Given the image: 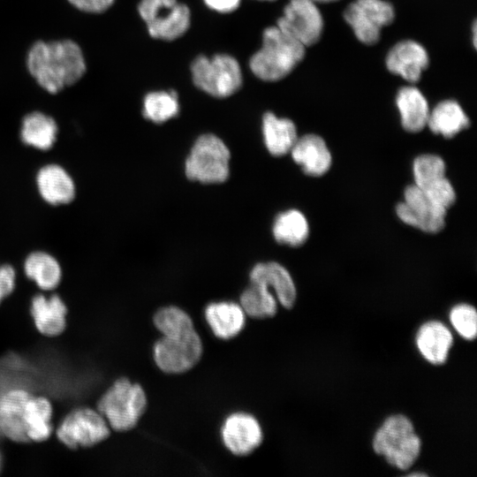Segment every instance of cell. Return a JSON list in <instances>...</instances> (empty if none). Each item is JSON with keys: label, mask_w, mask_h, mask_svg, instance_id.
Returning <instances> with one entry per match:
<instances>
[{"label": "cell", "mask_w": 477, "mask_h": 477, "mask_svg": "<svg viewBox=\"0 0 477 477\" xmlns=\"http://www.w3.org/2000/svg\"><path fill=\"white\" fill-rule=\"evenodd\" d=\"M191 73L198 88L217 98L231 96L243 82L238 60L228 54L198 56L192 62Z\"/></svg>", "instance_id": "5b68a950"}, {"label": "cell", "mask_w": 477, "mask_h": 477, "mask_svg": "<svg viewBox=\"0 0 477 477\" xmlns=\"http://www.w3.org/2000/svg\"><path fill=\"white\" fill-rule=\"evenodd\" d=\"M80 11L89 13H101L108 10L114 0H68Z\"/></svg>", "instance_id": "e575fe53"}, {"label": "cell", "mask_w": 477, "mask_h": 477, "mask_svg": "<svg viewBox=\"0 0 477 477\" xmlns=\"http://www.w3.org/2000/svg\"><path fill=\"white\" fill-rule=\"evenodd\" d=\"M239 305L246 315L255 319L273 317L277 311L276 296L266 285L251 282L240 295Z\"/></svg>", "instance_id": "f546056e"}, {"label": "cell", "mask_w": 477, "mask_h": 477, "mask_svg": "<svg viewBox=\"0 0 477 477\" xmlns=\"http://www.w3.org/2000/svg\"><path fill=\"white\" fill-rule=\"evenodd\" d=\"M230 158V150L219 137L210 133L202 134L190 150L185 163V173L193 181L223 183L229 177Z\"/></svg>", "instance_id": "8992f818"}, {"label": "cell", "mask_w": 477, "mask_h": 477, "mask_svg": "<svg viewBox=\"0 0 477 477\" xmlns=\"http://www.w3.org/2000/svg\"><path fill=\"white\" fill-rule=\"evenodd\" d=\"M179 111L178 95L174 90L155 91L143 100V117L155 124H162L176 117Z\"/></svg>", "instance_id": "4dcf8cb0"}, {"label": "cell", "mask_w": 477, "mask_h": 477, "mask_svg": "<svg viewBox=\"0 0 477 477\" xmlns=\"http://www.w3.org/2000/svg\"><path fill=\"white\" fill-rule=\"evenodd\" d=\"M110 435V428L105 418L96 409L87 406L72 409L56 429L57 439L72 450L93 447Z\"/></svg>", "instance_id": "52a82bcc"}, {"label": "cell", "mask_w": 477, "mask_h": 477, "mask_svg": "<svg viewBox=\"0 0 477 477\" xmlns=\"http://www.w3.org/2000/svg\"><path fill=\"white\" fill-rule=\"evenodd\" d=\"M57 131V123L51 117L34 111L22 120L20 139L27 146L47 151L53 147Z\"/></svg>", "instance_id": "d4e9b609"}, {"label": "cell", "mask_w": 477, "mask_h": 477, "mask_svg": "<svg viewBox=\"0 0 477 477\" xmlns=\"http://www.w3.org/2000/svg\"><path fill=\"white\" fill-rule=\"evenodd\" d=\"M393 6L383 0H355L344 11V19L357 39L364 44H375L381 29L392 23Z\"/></svg>", "instance_id": "30bf717a"}, {"label": "cell", "mask_w": 477, "mask_h": 477, "mask_svg": "<svg viewBox=\"0 0 477 477\" xmlns=\"http://www.w3.org/2000/svg\"><path fill=\"white\" fill-rule=\"evenodd\" d=\"M52 417L51 402L46 397L31 393L26 404V435L30 443L44 442L51 436Z\"/></svg>", "instance_id": "83f0119b"}, {"label": "cell", "mask_w": 477, "mask_h": 477, "mask_svg": "<svg viewBox=\"0 0 477 477\" xmlns=\"http://www.w3.org/2000/svg\"><path fill=\"white\" fill-rule=\"evenodd\" d=\"M16 286V271L10 264H0V304Z\"/></svg>", "instance_id": "836d02e7"}, {"label": "cell", "mask_w": 477, "mask_h": 477, "mask_svg": "<svg viewBox=\"0 0 477 477\" xmlns=\"http://www.w3.org/2000/svg\"><path fill=\"white\" fill-rule=\"evenodd\" d=\"M373 449L390 466L406 470L418 458L421 441L412 421L405 415L395 414L387 418L375 432Z\"/></svg>", "instance_id": "277c9868"}, {"label": "cell", "mask_w": 477, "mask_h": 477, "mask_svg": "<svg viewBox=\"0 0 477 477\" xmlns=\"http://www.w3.org/2000/svg\"><path fill=\"white\" fill-rule=\"evenodd\" d=\"M290 152L294 162L307 175L319 177L330 168V152L323 139L316 134L298 138Z\"/></svg>", "instance_id": "ac0fdd59"}, {"label": "cell", "mask_w": 477, "mask_h": 477, "mask_svg": "<svg viewBox=\"0 0 477 477\" xmlns=\"http://www.w3.org/2000/svg\"><path fill=\"white\" fill-rule=\"evenodd\" d=\"M404 199L396 212L405 223L427 233H437L444 228L447 209L429 200L418 186H408Z\"/></svg>", "instance_id": "7c38bea8"}, {"label": "cell", "mask_w": 477, "mask_h": 477, "mask_svg": "<svg viewBox=\"0 0 477 477\" xmlns=\"http://www.w3.org/2000/svg\"><path fill=\"white\" fill-rule=\"evenodd\" d=\"M305 48L276 26H269L262 33L261 49L249 60V67L261 80H280L302 61Z\"/></svg>", "instance_id": "7a4b0ae2"}, {"label": "cell", "mask_w": 477, "mask_h": 477, "mask_svg": "<svg viewBox=\"0 0 477 477\" xmlns=\"http://www.w3.org/2000/svg\"><path fill=\"white\" fill-rule=\"evenodd\" d=\"M396 104L401 117L403 128L418 132L428 124L429 108L423 94L413 86L401 87L396 97Z\"/></svg>", "instance_id": "603a6c76"}, {"label": "cell", "mask_w": 477, "mask_h": 477, "mask_svg": "<svg viewBox=\"0 0 477 477\" xmlns=\"http://www.w3.org/2000/svg\"><path fill=\"white\" fill-rule=\"evenodd\" d=\"M450 321L457 332L466 340H473L477 335V312L468 304L455 306L450 312Z\"/></svg>", "instance_id": "d6a6232c"}, {"label": "cell", "mask_w": 477, "mask_h": 477, "mask_svg": "<svg viewBox=\"0 0 477 477\" xmlns=\"http://www.w3.org/2000/svg\"><path fill=\"white\" fill-rule=\"evenodd\" d=\"M314 1L316 3H330V2H335L337 0H314Z\"/></svg>", "instance_id": "74e56055"}, {"label": "cell", "mask_w": 477, "mask_h": 477, "mask_svg": "<svg viewBox=\"0 0 477 477\" xmlns=\"http://www.w3.org/2000/svg\"><path fill=\"white\" fill-rule=\"evenodd\" d=\"M250 281L272 289L284 307H293L297 297L296 287L290 273L281 264L274 261L256 264L250 272Z\"/></svg>", "instance_id": "ffe728a7"}, {"label": "cell", "mask_w": 477, "mask_h": 477, "mask_svg": "<svg viewBox=\"0 0 477 477\" xmlns=\"http://www.w3.org/2000/svg\"><path fill=\"white\" fill-rule=\"evenodd\" d=\"M30 395L24 389H12L0 396V431L16 443H30L26 435V404Z\"/></svg>", "instance_id": "9a60e30c"}, {"label": "cell", "mask_w": 477, "mask_h": 477, "mask_svg": "<svg viewBox=\"0 0 477 477\" xmlns=\"http://www.w3.org/2000/svg\"><path fill=\"white\" fill-rule=\"evenodd\" d=\"M36 184L40 195L50 205L68 204L75 197L73 179L60 165L48 164L41 168Z\"/></svg>", "instance_id": "d6986e66"}, {"label": "cell", "mask_w": 477, "mask_h": 477, "mask_svg": "<svg viewBox=\"0 0 477 477\" xmlns=\"http://www.w3.org/2000/svg\"><path fill=\"white\" fill-rule=\"evenodd\" d=\"M453 344L450 330L441 322L423 323L416 334V345L422 357L434 365L446 361Z\"/></svg>", "instance_id": "44dd1931"}, {"label": "cell", "mask_w": 477, "mask_h": 477, "mask_svg": "<svg viewBox=\"0 0 477 477\" xmlns=\"http://www.w3.org/2000/svg\"><path fill=\"white\" fill-rule=\"evenodd\" d=\"M262 133L268 151L274 156H282L291 151L298 139L294 123L279 118L272 112L262 117Z\"/></svg>", "instance_id": "cb8c5ba5"}, {"label": "cell", "mask_w": 477, "mask_h": 477, "mask_svg": "<svg viewBox=\"0 0 477 477\" xmlns=\"http://www.w3.org/2000/svg\"><path fill=\"white\" fill-rule=\"evenodd\" d=\"M476 23L473 24V45L474 47H476V40H477V37H476Z\"/></svg>", "instance_id": "8d00e7d4"}, {"label": "cell", "mask_w": 477, "mask_h": 477, "mask_svg": "<svg viewBox=\"0 0 477 477\" xmlns=\"http://www.w3.org/2000/svg\"><path fill=\"white\" fill-rule=\"evenodd\" d=\"M263 1H274V0H263Z\"/></svg>", "instance_id": "ab89813d"}, {"label": "cell", "mask_w": 477, "mask_h": 477, "mask_svg": "<svg viewBox=\"0 0 477 477\" xmlns=\"http://www.w3.org/2000/svg\"><path fill=\"white\" fill-rule=\"evenodd\" d=\"M30 314L37 330L47 337L60 336L66 329L68 308L62 298L39 293L31 300Z\"/></svg>", "instance_id": "e0dca14e"}, {"label": "cell", "mask_w": 477, "mask_h": 477, "mask_svg": "<svg viewBox=\"0 0 477 477\" xmlns=\"http://www.w3.org/2000/svg\"><path fill=\"white\" fill-rule=\"evenodd\" d=\"M2 468H3V458H2V455L0 453V472L2 471Z\"/></svg>", "instance_id": "f35d334b"}, {"label": "cell", "mask_w": 477, "mask_h": 477, "mask_svg": "<svg viewBox=\"0 0 477 477\" xmlns=\"http://www.w3.org/2000/svg\"><path fill=\"white\" fill-rule=\"evenodd\" d=\"M138 11L148 34L155 39L176 40L190 26V10L178 0H141Z\"/></svg>", "instance_id": "ba28073f"}, {"label": "cell", "mask_w": 477, "mask_h": 477, "mask_svg": "<svg viewBox=\"0 0 477 477\" xmlns=\"http://www.w3.org/2000/svg\"><path fill=\"white\" fill-rule=\"evenodd\" d=\"M272 231L278 243L299 246L307 241L309 227L305 216L300 211L290 209L280 213L276 217Z\"/></svg>", "instance_id": "f1b7e54d"}, {"label": "cell", "mask_w": 477, "mask_h": 477, "mask_svg": "<svg viewBox=\"0 0 477 477\" xmlns=\"http://www.w3.org/2000/svg\"><path fill=\"white\" fill-rule=\"evenodd\" d=\"M413 177L414 185L435 204L447 209L455 202L456 193L445 177V163L442 157L431 154L416 157Z\"/></svg>", "instance_id": "4fadbf2b"}, {"label": "cell", "mask_w": 477, "mask_h": 477, "mask_svg": "<svg viewBox=\"0 0 477 477\" xmlns=\"http://www.w3.org/2000/svg\"><path fill=\"white\" fill-rule=\"evenodd\" d=\"M154 324L163 337L182 335L194 329L189 314L177 307H165L154 315Z\"/></svg>", "instance_id": "1f68e13d"}, {"label": "cell", "mask_w": 477, "mask_h": 477, "mask_svg": "<svg viewBox=\"0 0 477 477\" xmlns=\"http://www.w3.org/2000/svg\"><path fill=\"white\" fill-rule=\"evenodd\" d=\"M276 26L307 47L320 40L323 19L314 0H289Z\"/></svg>", "instance_id": "8fae6325"}, {"label": "cell", "mask_w": 477, "mask_h": 477, "mask_svg": "<svg viewBox=\"0 0 477 477\" xmlns=\"http://www.w3.org/2000/svg\"><path fill=\"white\" fill-rule=\"evenodd\" d=\"M146 407L147 396L143 388L125 377L116 380L96 404V410L110 428L117 432L133 428Z\"/></svg>", "instance_id": "3957f363"}, {"label": "cell", "mask_w": 477, "mask_h": 477, "mask_svg": "<svg viewBox=\"0 0 477 477\" xmlns=\"http://www.w3.org/2000/svg\"><path fill=\"white\" fill-rule=\"evenodd\" d=\"M204 314L212 332L221 339L236 337L245 327L246 314L239 304L232 301L210 303Z\"/></svg>", "instance_id": "7402d4cb"}, {"label": "cell", "mask_w": 477, "mask_h": 477, "mask_svg": "<svg viewBox=\"0 0 477 477\" xmlns=\"http://www.w3.org/2000/svg\"><path fill=\"white\" fill-rule=\"evenodd\" d=\"M24 271L28 279L46 292L55 290L62 279L59 262L54 256L42 251L33 252L26 257Z\"/></svg>", "instance_id": "4316f807"}, {"label": "cell", "mask_w": 477, "mask_h": 477, "mask_svg": "<svg viewBox=\"0 0 477 477\" xmlns=\"http://www.w3.org/2000/svg\"><path fill=\"white\" fill-rule=\"evenodd\" d=\"M202 342L195 329L178 336L162 337L153 347L156 366L168 374H181L193 368L202 355Z\"/></svg>", "instance_id": "9c48e42d"}, {"label": "cell", "mask_w": 477, "mask_h": 477, "mask_svg": "<svg viewBox=\"0 0 477 477\" xmlns=\"http://www.w3.org/2000/svg\"><path fill=\"white\" fill-rule=\"evenodd\" d=\"M221 436L224 446L236 456L249 455L263 440L259 421L246 413L230 414L221 428Z\"/></svg>", "instance_id": "5bb4252c"}, {"label": "cell", "mask_w": 477, "mask_h": 477, "mask_svg": "<svg viewBox=\"0 0 477 477\" xmlns=\"http://www.w3.org/2000/svg\"><path fill=\"white\" fill-rule=\"evenodd\" d=\"M428 55L422 45L413 40H404L395 44L386 57V66L394 74L410 83L420 80L428 66Z\"/></svg>", "instance_id": "2e32d148"}, {"label": "cell", "mask_w": 477, "mask_h": 477, "mask_svg": "<svg viewBox=\"0 0 477 477\" xmlns=\"http://www.w3.org/2000/svg\"><path fill=\"white\" fill-rule=\"evenodd\" d=\"M204 2L208 8L221 13L231 12L240 4V0H204Z\"/></svg>", "instance_id": "d590c367"}, {"label": "cell", "mask_w": 477, "mask_h": 477, "mask_svg": "<svg viewBox=\"0 0 477 477\" xmlns=\"http://www.w3.org/2000/svg\"><path fill=\"white\" fill-rule=\"evenodd\" d=\"M469 125L468 117L461 106L453 100L440 102L429 112L427 124L434 133L441 134L444 138H452Z\"/></svg>", "instance_id": "484cf974"}, {"label": "cell", "mask_w": 477, "mask_h": 477, "mask_svg": "<svg viewBox=\"0 0 477 477\" xmlns=\"http://www.w3.org/2000/svg\"><path fill=\"white\" fill-rule=\"evenodd\" d=\"M26 66L39 86L50 94L75 84L87 70L80 47L67 39L34 43L27 54Z\"/></svg>", "instance_id": "6da1fadb"}]
</instances>
